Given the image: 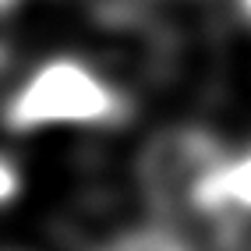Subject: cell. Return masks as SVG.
Wrapping results in <instances>:
<instances>
[{"label": "cell", "instance_id": "cell-1", "mask_svg": "<svg viewBox=\"0 0 251 251\" xmlns=\"http://www.w3.org/2000/svg\"><path fill=\"white\" fill-rule=\"evenodd\" d=\"M131 117L127 96L96 68L75 57L39 64L7 99L4 124L11 131L46 127H113Z\"/></svg>", "mask_w": 251, "mask_h": 251}, {"label": "cell", "instance_id": "cell-2", "mask_svg": "<svg viewBox=\"0 0 251 251\" xmlns=\"http://www.w3.org/2000/svg\"><path fill=\"white\" fill-rule=\"evenodd\" d=\"M226 149L202 127H174L142 149L138 180L149 202L163 212H198V195Z\"/></svg>", "mask_w": 251, "mask_h": 251}, {"label": "cell", "instance_id": "cell-3", "mask_svg": "<svg viewBox=\"0 0 251 251\" xmlns=\"http://www.w3.org/2000/svg\"><path fill=\"white\" fill-rule=\"evenodd\" d=\"M205 220L220 216H251V149L237 156H223L198 195V212Z\"/></svg>", "mask_w": 251, "mask_h": 251}, {"label": "cell", "instance_id": "cell-4", "mask_svg": "<svg viewBox=\"0 0 251 251\" xmlns=\"http://www.w3.org/2000/svg\"><path fill=\"white\" fill-rule=\"evenodd\" d=\"M103 251H191L170 230H131L124 237L110 241Z\"/></svg>", "mask_w": 251, "mask_h": 251}, {"label": "cell", "instance_id": "cell-5", "mask_svg": "<svg viewBox=\"0 0 251 251\" xmlns=\"http://www.w3.org/2000/svg\"><path fill=\"white\" fill-rule=\"evenodd\" d=\"M22 191V174H18V166H14L7 156H0V209L11 205L14 198H18Z\"/></svg>", "mask_w": 251, "mask_h": 251}, {"label": "cell", "instance_id": "cell-6", "mask_svg": "<svg viewBox=\"0 0 251 251\" xmlns=\"http://www.w3.org/2000/svg\"><path fill=\"white\" fill-rule=\"evenodd\" d=\"M237 4H241V14H244V18L251 22V0H237Z\"/></svg>", "mask_w": 251, "mask_h": 251}]
</instances>
